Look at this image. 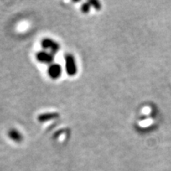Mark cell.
Here are the masks:
<instances>
[{
	"label": "cell",
	"mask_w": 171,
	"mask_h": 171,
	"mask_svg": "<svg viewBox=\"0 0 171 171\" xmlns=\"http://www.w3.org/2000/svg\"><path fill=\"white\" fill-rule=\"evenodd\" d=\"M49 74L52 77L57 78L59 77L60 74V68L59 66L53 65L51 66L50 68H49Z\"/></svg>",
	"instance_id": "1"
},
{
	"label": "cell",
	"mask_w": 171,
	"mask_h": 171,
	"mask_svg": "<svg viewBox=\"0 0 171 171\" xmlns=\"http://www.w3.org/2000/svg\"><path fill=\"white\" fill-rule=\"evenodd\" d=\"M9 136H10L12 139H13V140L15 141H19L21 139L20 134H19L16 130H11V131L9 132Z\"/></svg>",
	"instance_id": "2"
}]
</instances>
